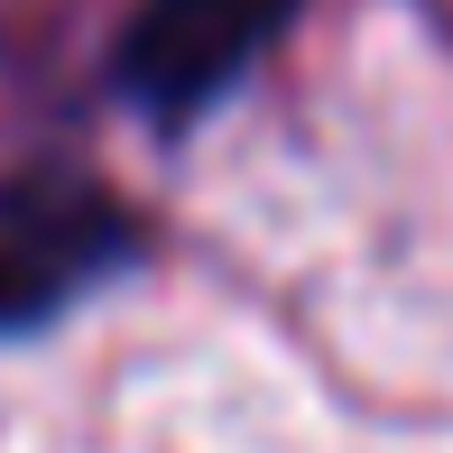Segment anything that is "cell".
<instances>
[{
    "label": "cell",
    "mask_w": 453,
    "mask_h": 453,
    "mask_svg": "<svg viewBox=\"0 0 453 453\" xmlns=\"http://www.w3.org/2000/svg\"><path fill=\"white\" fill-rule=\"evenodd\" d=\"M287 19L296 0H139L120 28V93L149 120H195L269 56Z\"/></svg>",
    "instance_id": "2"
},
{
    "label": "cell",
    "mask_w": 453,
    "mask_h": 453,
    "mask_svg": "<svg viewBox=\"0 0 453 453\" xmlns=\"http://www.w3.org/2000/svg\"><path fill=\"white\" fill-rule=\"evenodd\" d=\"M139 250V222L84 167H28L0 185V334L65 315L102 278H120Z\"/></svg>",
    "instance_id": "1"
}]
</instances>
